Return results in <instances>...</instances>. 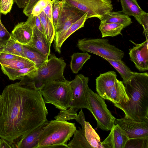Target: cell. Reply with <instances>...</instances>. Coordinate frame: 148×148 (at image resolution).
Instances as JSON below:
<instances>
[{"label": "cell", "instance_id": "1", "mask_svg": "<svg viewBox=\"0 0 148 148\" xmlns=\"http://www.w3.org/2000/svg\"><path fill=\"white\" fill-rule=\"evenodd\" d=\"M1 95L0 138L12 143L47 120L42 95L26 77L7 86Z\"/></svg>", "mask_w": 148, "mask_h": 148}, {"label": "cell", "instance_id": "2", "mask_svg": "<svg viewBox=\"0 0 148 148\" xmlns=\"http://www.w3.org/2000/svg\"><path fill=\"white\" fill-rule=\"evenodd\" d=\"M130 98L126 103H114L122 110L125 117L143 121L148 119V73L133 71L131 77L123 83Z\"/></svg>", "mask_w": 148, "mask_h": 148}, {"label": "cell", "instance_id": "3", "mask_svg": "<svg viewBox=\"0 0 148 148\" xmlns=\"http://www.w3.org/2000/svg\"><path fill=\"white\" fill-rule=\"evenodd\" d=\"M76 130L75 123L56 119L49 121L40 134L37 148H69L67 142Z\"/></svg>", "mask_w": 148, "mask_h": 148}, {"label": "cell", "instance_id": "4", "mask_svg": "<svg viewBox=\"0 0 148 148\" xmlns=\"http://www.w3.org/2000/svg\"><path fill=\"white\" fill-rule=\"evenodd\" d=\"M48 60L26 77L35 87L40 89L46 83L52 81L65 79L64 72L66 63L62 58L54 54L49 55Z\"/></svg>", "mask_w": 148, "mask_h": 148}, {"label": "cell", "instance_id": "5", "mask_svg": "<svg viewBox=\"0 0 148 148\" xmlns=\"http://www.w3.org/2000/svg\"><path fill=\"white\" fill-rule=\"evenodd\" d=\"M39 90L45 104H52L61 111L69 108L73 99L70 81L65 79L49 82Z\"/></svg>", "mask_w": 148, "mask_h": 148}, {"label": "cell", "instance_id": "6", "mask_svg": "<svg viewBox=\"0 0 148 148\" xmlns=\"http://www.w3.org/2000/svg\"><path fill=\"white\" fill-rule=\"evenodd\" d=\"M77 45L81 51L90 52L105 59L121 60L123 51L104 38H84L78 40Z\"/></svg>", "mask_w": 148, "mask_h": 148}, {"label": "cell", "instance_id": "7", "mask_svg": "<svg viewBox=\"0 0 148 148\" xmlns=\"http://www.w3.org/2000/svg\"><path fill=\"white\" fill-rule=\"evenodd\" d=\"M87 97L91 113L96 120L97 126L103 130H110L116 118L108 109L105 99L89 87Z\"/></svg>", "mask_w": 148, "mask_h": 148}, {"label": "cell", "instance_id": "8", "mask_svg": "<svg viewBox=\"0 0 148 148\" xmlns=\"http://www.w3.org/2000/svg\"><path fill=\"white\" fill-rule=\"evenodd\" d=\"M85 14L63 1L57 24L55 27V34L53 46L56 51L59 53H61L63 36L69 27Z\"/></svg>", "mask_w": 148, "mask_h": 148}, {"label": "cell", "instance_id": "9", "mask_svg": "<svg viewBox=\"0 0 148 148\" xmlns=\"http://www.w3.org/2000/svg\"><path fill=\"white\" fill-rule=\"evenodd\" d=\"M87 15V19L97 18L101 20L106 13L113 9L111 0H62Z\"/></svg>", "mask_w": 148, "mask_h": 148}, {"label": "cell", "instance_id": "10", "mask_svg": "<svg viewBox=\"0 0 148 148\" xmlns=\"http://www.w3.org/2000/svg\"><path fill=\"white\" fill-rule=\"evenodd\" d=\"M89 80L88 77L82 74H79L76 75L73 80L70 81L73 99L69 108L77 112L80 109L86 108L91 112L87 97Z\"/></svg>", "mask_w": 148, "mask_h": 148}, {"label": "cell", "instance_id": "11", "mask_svg": "<svg viewBox=\"0 0 148 148\" xmlns=\"http://www.w3.org/2000/svg\"><path fill=\"white\" fill-rule=\"evenodd\" d=\"M96 90L102 98L114 103L124 104L130 99L122 82L116 77L111 79L106 85L96 87Z\"/></svg>", "mask_w": 148, "mask_h": 148}, {"label": "cell", "instance_id": "12", "mask_svg": "<svg viewBox=\"0 0 148 148\" xmlns=\"http://www.w3.org/2000/svg\"><path fill=\"white\" fill-rule=\"evenodd\" d=\"M114 124L124 131L129 139L148 137V119L138 121L125 117L116 119Z\"/></svg>", "mask_w": 148, "mask_h": 148}, {"label": "cell", "instance_id": "13", "mask_svg": "<svg viewBox=\"0 0 148 148\" xmlns=\"http://www.w3.org/2000/svg\"><path fill=\"white\" fill-rule=\"evenodd\" d=\"M135 46L129 49L131 60L140 72L148 70V39L143 42L136 44L131 41Z\"/></svg>", "mask_w": 148, "mask_h": 148}, {"label": "cell", "instance_id": "14", "mask_svg": "<svg viewBox=\"0 0 148 148\" xmlns=\"http://www.w3.org/2000/svg\"><path fill=\"white\" fill-rule=\"evenodd\" d=\"M48 121L15 139L11 143L12 148H37L40 134Z\"/></svg>", "mask_w": 148, "mask_h": 148}, {"label": "cell", "instance_id": "15", "mask_svg": "<svg viewBox=\"0 0 148 148\" xmlns=\"http://www.w3.org/2000/svg\"><path fill=\"white\" fill-rule=\"evenodd\" d=\"M107 138L101 142L103 148H124L129 138L118 125L114 124Z\"/></svg>", "mask_w": 148, "mask_h": 148}, {"label": "cell", "instance_id": "16", "mask_svg": "<svg viewBox=\"0 0 148 148\" xmlns=\"http://www.w3.org/2000/svg\"><path fill=\"white\" fill-rule=\"evenodd\" d=\"M33 27L27 21L18 23L10 34L11 37L23 45H27L31 41Z\"/></svg>", "mask_w": 148, "mask_h": 148}, {"label": "cell", "instance_id": "17", "mask_svg": "<svg viewBox=\"0 0 148 148\" xmlns=\"http://www.w3.org/2000/svg\"><path fill=\"white\" fill-rule=\"evenodd\" d=\"M37 50L48 58L51 45L45 34L36 27H33V34L30 42L27 45Z\"/></svg>", "mask_w": 148, "mask_h": 148}, {"label": "cell", "instance_id": "18", "mask_svg": "<svg viewBox=\"0 0 148 148\" xmlns=\"http://www.w3.org/2000/svg\"><path fill=\"white\" fill-rule=\"evenodd\" d=\"M104 23H115L123 24L125 28L130 25L132 22L129 16L122 11H110L105 14L100 20Z\"/></svg>", "mask_w": 148, "mask_h": 148}, {"label": "cell", "instance_id": "19", "mask_svg": "<svg viewBox=\"0 0 148 148\" xmlns=\"http://www.w3.org/2000/svg\"><path fill=\"white\" fill-rule=\"evenodd\" d=\"M1 68L3 73L10 79L14 81L21 79L25 77H28L37 67L36 66H34L28 68L16 69L1 66Z\"/></svg>", "mask_w": 148, "mask_h": 148}, {"label": "cell", "instance_id": "20", "mask_svg": "<svg viewBox=\"0 0 148 148\" xmlns=\"http://www.w3.org/2000/svg\"><path fill=\"white\" fill-rule=\"evenodd\" d=\"M0 64L1 66L16 69L28 68L35 66L33 62L22 57L12 59H0Z\"/></svg>", "mask_w": 148, "mask_h": 148}, {"label": "cell", "instance_id": "21", "mask_svg": "<svg viewBox=\"0 0 148 148\" xmlns=\"http://www.w3.org/2000/svg\"><path fill=\"white\" fill-rule=\"evenodd\" d=\"M125 28L121 24L115 23H104L100 22L99 27L102 38L110 36L113 37L122 34V30Z\"/></svg>", "mask_w": 148, "mask_h": 148}, {"label": "cell", "instance_id": "22", "mask_svg": "<svg viewBox=\"0 0 148 148\" xmlns=\"http://www.w3.org/2000/svg\"><path fill=\"white\" fill-rule=\"evenodd\" d=\"M24 55L26 58L33 62L37 68L48 58L39 52L27 45H23Z\"/></svg>", "mask_w": 148, "mask_h": 148}, {"label": "cell", "instance_id": "23", "mask_svg": "<svg viewBox=\"0 0 148 148\" xmlns=\"http://www.w3.org/2000/svg\"><path fill=\"white\" fill-rule=\"evenodd\" d=\"M119 72L123 79V83L127 82L132 76L133 71L121 60L106 59Z\"/></svg>", "mask_w": 148, "mask_h": 148}, {"label": "cell", "instance_id": "24", "mask_svg": "<svg viewBox=\"0 0 148 148\" xmlns=\"http://www.w3.org/2000/svg\"><path fill=\"white\" fill-rule=\"evenodd\" d=\"M91 55L87 52L75 53L71 56L70 68L73 73H77L82 68L86 62L89 59Z\"/></svg>", "mask_w": 148, "mask_h": 148}, {"label": "cell", "instance_id": "25", "mask_svg": "<svg viewBox=\"0 0 148 148\" xmlns=\"http://www.w3.org/2000/svg\"><path fill=\"white\" fill-rule=\"evenodd\" d=\"M122 12L128 16L134 17L139 15L145 11L140 8L136 0H120Z\"/></svg>", "mask_w": 148, "mask_h": 148}, {"label": "cell", "instance_id": "26", "mask_svg": "<svg viewBox=\"0 0 148 148\" xmlns=\"http://www.w3.org/2000/svg\"><path fill=\"white\" fill-rule=\"evenodd\" d=\"M73 134V139L67 144L69 148H92L87 141L84 132L78 127Z\"/></svg>", "mask_w": 148, "mask_h": 148}, {"label": "cell", "instance_id": "27", "mask_svg": "<svg viewBox=\"0 0 148 148\" xmlns=\"http://www.w3.org/2000/svg\"><path fill=\"white\" fill-rule=\"evenodd\" d=\"M41 21L44 34L49 43L51 45L55 34V27L51 22L43 11L38 16Z\"/></svg>", "mask_w": 148, "mask_h": 148}, {"label": "cell", "instance_id": "28", "mask_svg": "<svg viewBox=\"0 0 148 148\" xmlns=\"http://www.w3.org/2000/svg\"><path fill=\"white\" fill-rule=\"evenodd\" d=\"M84 134L87 141L92 148H103L99 136L87 121L85 123Z\"/></svg>", "mask_w": 148, "mask_h": 148}, {"label": "cell", "instance_id": "29", "mask_svg": "<svg viewBox=\"0 0 148 148\" xmlns=\"http://www.w3.org/2000/svg\"><path fill=\"white\" fill-rule=\"evenodd\" d=\"M2 52L12 54L25 58L24 53L23 45L11 37L5 45Z\"/></svg>", "mask_w": 148, "mask_h": 148}, {"label": "cell", "instance_id": "30", "mask_svg": "<svg viewBox=\"0 0 148 148\" xmlns=\"http://www.w3.org/2000/svg\"><path fill=\"white\" fill-rule=\"evenodd\" d=\"M87 14H85L69 27L62 37L61 42L62 45L65 40L72 34L77 30L84 27V23L87 19Z\"/></svg>", "mask_w": 148, "mask_h": 148}, {"label": "cell", "instance_id": "31", "mask_svg": "<svg viewBox=\"0 0 148 148\" xmlns=\"http://www.w3.org/2000/svg\"><path fill=\"white\" fill-rule=\"evenodd\" d=\"M148 137L129 139L124 148H148Z\"/></svg>", "mask_w": 148, "mask_h": 148}, {"label": "cell", "instance_id": "32", "mask_svg": "<svg viewBox=\"0 0 148 148\" xmlns=\"http://www.w3.org/2000/svg\"><path fill=\"white\" fill-rule=\"evenodd\" d=\"M77 115L76 111L69 108L66 110L60 111L54 118L56 120L66 121L75 119Z\"/></svg>", "mask_w": 148, "mask_h": 148}, {"label": "cell", "instance_id": "33", "mask_svg": "<svg viewBox=\"0 0 148 148\" xmlns=\"http://www.w3.org/2000/svg\"><path fill=\"white\" fill-rule=\"evenodd\" d=\"M63 3L62 0H54L52 6V18L55 27L57 25Z\"/></svg>", "mask_w": 148, "mask_h": 148}, {"label": "cell", "instance_id": "34", "mask_svg": "<svg viewBox=\"0 0 148 148\" xmlns=\"http://www.w3.org/2000/svg\"><path fill=\"white\" fill-rule=\"evenodd\" d=\"M135 19L143 26V35L148 39V13L144 12L140 15L134 17Z\"/></svg>", "mask_w": 148, "mask_h": 148}, {"label": "cell", "instance_id": "35", "mask_svg": "<svg viewBox=\"0 0 148 148\" xmlns=\"http://www.w3.org/2000/svg\"><path fill=\"white\" fill-rule=\"evenodd\" d=\"M48 0H41L33 7L31 14L33 16H38L43 11L48 4Z\"/></svg>", "mask_w": 148, "mask_h": 148}, {"label": "cell", "instance_id": "36", "mask_svg": "<svg viewBox=\"0 0 148 148\" xmlns=\"http://www.w3.org/2000/svg\"><path fill=\"white\" fill-rule=\"evenodd\" d=\"M11 37L10 34L2 23L0 15V44L5 45Z\"/></svg>", "mask_w": 148, "mask_h": 148}, {"label": "cell", "instance_id": "37", "mask_svg": "<svg viewBox=\"0 0 148 148\" xmlns=\"http://www.w3.org/2000/svg\"><path fill=\"white\" fill-rule=\"evenodd\" d=\"M14 0H1L0 12L1 13L6 15L11 10Z\"/></svg>", "mask_w": 148, "mask_h": 148}, {"label": "cell", "instance_id": "38", "mask_svg": "<svg viewBox=\"0 0 148 148\" xmlns=\"http://www.w3.org/2000/svg\"><path fill=\"white\" fill-rule=\"evenodd\" d=\"M41 0H28L25 7L24 8L23 13L27 16L31 14L32 10L35 5Z\"/></svg>", "mask_w": 148, "mask_h": 148}, {"label": "cell", "instance_id": "39", "mask_svg": "<svg viewBox=\"0 0 148 148\" xmlns=\"http://www.w3.org/2000/svg\"><path fill=\"white\" fill-rule=\"evenodd\" d=\"M53 1L54 0H48L47 5L43 11L50 20L53 23L52 6Z\"/></svg>", "mask_w": 148, "mask_h": 148}, {"label": "cell", "instance_id": "40", "mask_svg": "<svg viewBox=\"0 0 148 148\" xmlns=\"http://www.w3.org/2000/svg\"><path fill=\"white\" fill-rule=\"evenodd\" d=\"M75 119L81 125L82 127V130L84 133V127L86 121L84 114L82 109H81L80 111Z\"/></svg>", "mask_w": 148, "mask_h": 148}, {"label": "cell", "instance_id": "41", "mask_svg": "<svg viewBox=\"0 0 148 148\" xmlns=\"http://www.w3.org/2000/svg\"><path fill=\"white\" fill-rule=\"evenodd\" d=\"M21 56L7 53L2 52L0 55V59H12L19 57Z\"/></svg>", "mask_w": 148, "mask_h": 148}, {"label": "cell", "instance_id": "42", "mask_svg": "<svg viewBox=\"0 0 148 148\" xmlns=\"http://www.w3.org/2000/svg\"><path fill=\"white\" fill-rule=\"evenodd\" d=\"M0 148H12V144L9 141L1 138L0 139Z\"/></svg>", "mask_w": 148, "mask_h": 148}, {"label": "cell", "instance_id": "43", "mask_svg": "<svg viewBox=\"0 0 148 148\" xmlns=\"http://www.w3.org/2000/svg\"><path fill=\"white\" fill-rule=\"evenodd\" d=\"M28 0H14L18 7L20 8H24L26 5Z\"/></svg>", "mask_w": 148, "mask_h": 148}, {"label": "cell", "instance_id": "44", "mask_svg": "<svg viewBox=\"0 0 148 148\" xmlns=\"http://www.w3.org/2000/svg\"><path fill=\"white\" fill-rule=\"evenodd\" d=\"M2 107V100L1 95H0V115Z\"/></svg>", "mask_w": 148, "mask_h": 148}, {"label": "cell", "instance_id": "45", "mask_svg": "<svg viewBox=\"0 0 148 148\" xmlns=\"http://www.w3.org/2000/svg\"><path fill=\"white\" fill-rule=\"evenodd\" d=\"M5 45L0 44V55L3 52Z\"/></svg>", "mask_w": 148, "mask_h": 148}, {"label": "cell", "instance_id": "46", "mask_svg": "<svg viewBox=\"0 0 148 148\" xmlns=\"http://www.w3.org/2000/svg\"><path fill=\"white\" fill-rule=\"evenodd\" d=\"M0 1H1V0H0ZM1 13H0V15H1Z\"/></svg>", "mask_w": 148, "mask_h": 148}]
</instances>
